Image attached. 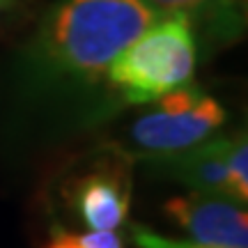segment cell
I'll list each match as a JSON object with an SVG mask.
<instances>
[{"instance_id": "6da1fadb", "label": "cell", "mask_w": 248, "mask_h": 248, "mask_svg": "<svg viewBox=\"0 0 248 248\" xmlns=\"http://www.w3.org/2000/svg\"><path fill=\"white\" fill-rule=\"evenodd\" d=\"M159 18L145 0H58L37 32L35 67L51 78L92 80Z\"/></svg>"}, {"instance_id": "7a4b0ae2", "label": "cell", "mask_w": 248, "mask_h": 248, "mask_svg": "<svg viewBox=\"0 0 248 248\" xmlns=\"http://www.w3.org/2000/svg\"><path fill=\"white\" fill-rule=\"evenodd\" d=\"M198 62L193 26L177 16H163L117 55L108 78L131 104H150L188 83Z\"/></svg>"}, {"instance_id": "3957f363", "label": "cell", "mask_w": 248, "mask_h": 248, "mask_svg": "<svg viewBox=\"0 0 248 248\" xmlns=\"http://www.w3.org/2000/svg\"><path fill=\"white\" fill-rule=\"evenodd\" d=\"M166 214L195 244L216 248H248V218L244 204L214 193L179 195L166 202Z\"/></svg>"}, {"instance_id": "277c9868", "label": "cell", "mask_w": 248, "mask_h": 248, "mask_svg": "<svg viewBox=\"0 0 248 248\" xmlns=\"http://www.w3.org/2000/svg\"><path fill=\"white\" fill-rule=\"evenodd\" d=\"M223 120L225 110L221 104L214 97L202 94L191 108L184 110L159 108L136 120L131 126V140L142 152L175 154L207 140L223 124Z\"/></svg>"}, {"instance_id": "5b68a950", "label": "cell", "mask_w": 248, "mask_h": 248, "mask_svg": "<svg viewBox=\"0 0 248 248\" xmlns=\"http://www.w3.org/2000/svg\"><path fill=\"white\" fill-rule=\"evenodd\" d=\"M131 188L122 172H90L74 188V207L90 230H115L126 221Z\"/></svg>"}, {"instance_id": "8992f818", "label": "cell", "mask_w": 248, "mask_h": 248, "mask_svg": "<svg viewBox=\"0 0 248 248\" xmlns=\"http://www.w3.org/2000/svg\"><path fill=\"white\" fill-rule=\"evenodd\" d=\"M228 147L230 138H207L188 150L175 152L161 161L163 172L179 179L198 193H214L230 198L228 182Z\"/></svg>"}, {"instance_id": "52a82bcc", "label": "cell", "mask_w": 248, "mask_h": 248, "mask_svg": "<svg viewBox=\"0 0 248 248\" xmlns=\"http://www.w3.org/2000/svg\"><path fill=\"white\" fill-rule=\"evenodd\" d=\"M163 16H177L204 28L218 39H232L244 28V0H145Z\"/></svg>"}, {"instance_id": "ba28073f", "label": "cell", "mask_w": 248, "mask_h": 248, "mask_svg": "<svg viewBox=\"0 0 248 248\" xmlns=\"http://www.w3.org/2000/svg\"><path fill=\"white\" fill-rule=\"evenodd\" d=\"M228 182H230V198L246 204L248 200V145L246 136L241 133L230 138L228 147Z\"/></svg>"}, {"instance_id": "9c48e42d", "label": "cell", "mask_w": 248, "mask_h": 248, "mask_svg": "<svg viewBox=\"0 0 248 248\" xmlns=\"http://www.w3.org/2000/svg\"><path fill=\"white\" fill-rule=\"evenodd\" d=\"M133 241L138 248H216L207 246V244H195V241H184V239H172L159 232L145 230V228H136L133 230Z\"/></svg>"}, {"instance_id": "30bf717a", "label": "cell", "mask_w": 248, "mask_h": 248, "mask_svg": "<svg viewBox=\"0 0 248 248\" xmlns=\"http://www.w3.org/2000/svg\"><path fill=\"white\" fill-rule=\"evenodd\" d=\"M80 241L85 248H122V241L113 230H92L80 234Z\"/></svg>"}, {"instance_id": "8fae6325", "label": "cell", "mask_w": 248, "mask_h": 248, "mask_svg": "<svg viewBox=\"0 0 248 248\" xmlns=\"http://www.w3.org/2000/svg\"><path fill=\"white\" fill-rule=\"evenodd\" d=\"M44 248H85V246H83V241H80V234L55 230L53 237H51V241H48Z\"/></svg>"}, {"instance_id": "7c38bea8", "label": "cell", "mask_w": 248, "mask_h": 248, "mask_svg": "<svg viewBox=\"0 0 248 248\" xmlns=\"http://www.w3.org/2000/svg\"><path fill=\"white\" fill-rule=\"evenodd\" d=\"M7 2H9V0H0V9L5 7V5H7Z\"/></svg>"}]
</instances>
